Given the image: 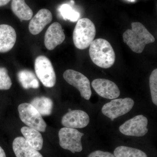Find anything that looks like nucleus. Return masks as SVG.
<instances>
[{"label":"nucleus","instance_id":"nucleus-21","mask_svg":"<svg viewBox=\"0 0 157 157\" xmlns=\"http://www.w3.org/2000/svg\"><path fill=\"white\" fill-rule=\"evenodd\" d=\"M59 11L64 19L73 22L77 21L80 16L78 12L73 10L70 5L67 4L62 5L59 9Z\"/></svg>","mask_w":157,"mask_h":157},{"label":"nucleus","instance_id":"nucleus-10","mask_svg":"<svg viewBox=\"0 0 157 157\" xmlns=\"http://www.w3.org/2000/svg\"><path fill=\"white\" fill-rule=\"evenodd\" d=\"M92 86L99 96L108 99H115L120 95L117 86L113 82L104 78H97L93 80Z\"/></svg>","mask_w":157,"mask_h":157},{"label":"nucleus","instance_id":"nucleus-4","mask_svg":"<svg viewBox=\"0 0 157 157\" xmlns=\"http://www.w3.org/2000/svg\"><path fill=\"white\" fill-rule=\"evenodd\" d=\"M19 117L26 125L38 130L45 132L46 124L42 115L31 104L22 103L18 107Z\"/></svg>","mask_w":157,"mask_h":157},{"label":"nucleus","instance_id":"nucleus-26","mask_svg":"<svg viewBox=\"0 0 157 157\" xmlns=\"http://www.w3.org/2000/svg\"><path fill=\"white\" fill-rule=\"evenodd\" d=\"M0 157H6V153L1 146H0Z\"/></svg>","mask_w":157,"mask_h":157},{"label":"nucleus","instance_id":"nucleus-6","mask_svg":"<svg viewBox=\"0 0 157 157\" xmlns=\"http://www.w3.org/2000/svg\"><path fill=\"white\" fill-rule=\"evenodd\" d=\"M36 75L44 86L52 88L56 83V75L50 60L44 56L37 57L35 60Z\"/></svg>","mask_w":157,"mask_h":157},{"label":"nucleus","instance_id":"nucleus-8","mask_svg":"<svg viewBox=\"0 0 157 157\" xmlns=\"http://www.w3.org/2000/svg\"><path fill=\"white\" fill-rule=\"evenodd\" d=\"M63 78L69 84L79 91L82 98L89 100L92 95L89 79L82 73L73 70H67L63 73Z\"/></svg>","mask_w":157,"mask_h":157},{"label":"nucleus","instance_id":"nucleus-19","mask_svg":"<svg viewBox=\"0 0 157 157\" xmlns=\"http://www.w3.org/2000/svg\"><path fill=\"white\" fill-rule=\"evenodd\" d=\"M17 77L22 87L25 89L39 87V82L35 74L30 70H24L19 71Z\"/></svg>","mask_w":157,"mask_h":157},{"label":"nucleus","instance_id":"nucleus-22","mask_svg":"<svg viewBox=\"0 0 157 157\" xmlns=\"http://www.w3.org/2000/svg\"><path fill=\"white\" fill-rule=\"evenodd\" d=\"M149 86L152 101L153 104L157 105V69L152 72L149 78Z\"/></svg>","mask_w":157,"mask_h":157},{"label":"nucleus","instance_id":"nucleus-9","mask_svg":"<svg viewBox=\"0 0 157 157\" xmlns=\"http://www.w3.org/2000/svg\"><path fill=\"white\" fill-rule=\"evenodd\" d=\"M148 120L143 115L136 116L125 122L119 127L122 134L127 136L143 137L148 132Z\"/></svg>","mask_w":157,"mask_h":157},{"label":"nucleus","instance_id":"nucleus-3","mask_svg":"<svg viewBox=\"0 0 157 157\" xmlns=\"http://www.w3.org/2000/svg\"><path fill=\"white\" fill-rule=\"evenodd\" d=\"M96 30L94 23L87 18L78 20L73 33V41L76 48L86 49L95 37Z\"/></svg>","mask_w":157,"mask_h":157},{"label":"nucleus","instance_id":"nucleus-7","mask_svg":"<svg viewBox=\"0 0 157 157\" xmlns=\"http://www.w3.org/2000/svg\"><path fill=\"white\" fill-rule=\"evenodd\" d=\"M134 104V101L131 98L113 99L104 104L101 111L105 116L110 120H114L128 113Z\"/></svg>","mask_w":157,"mask_h":157},{"label":"nucleus","instance_id":"nucleus-23","mask_svg":"<svg viewBox=\"0 0 157 157\" xmlns=\"http://www.w3.org/2000/svg\"><path fill=\"white\" fill-rule=\"evenodd\" d=\"M12 82L6 68L0 67V90L10 89Z\"/></svg>","mask_w":157,"mask_h":157},{"label":"nucleus","instance_id":"nucleus-18","mask_svg":"<svg viewBox=\"0 0 157 157\" xmlns=\"http://www.w3.org/2000/svg\"><path fill=\"white\" fill-rule=\"evenodd\" d=\"M30 104L42 116L50 115L53 109V102L47 97H37L31 101Z\"/></svg>","mask_w":157,"mask_h":157},{"label":"nucleus","instance_id":"nucleus-28","mask_svg":"<svg viewBox=\"0 0 157 157\" xmlns=\"http://www.w3.org/2000/svg\"><path fill=\"white\" fill-rule=\"evenodd\" d=\"M72 110L71 109H68V110H69V111H71V110Z\"/></svg>","mask_w":157,"mask_h":157},{"label":"nucleus","instance_id":"nucleus-25","mask_svg":"<svg viewBox=\"0 0 157 157\" xmlns=\"http://www.w3.org/2000/svg\"><path fill=\"white\" fill-rule=\"evenodd\" d=\"M11 0H0V7L6 6L10 2Z\"/></svg>","mask_w":157,"mask_h":157},{"label":"nucleus","instance_id":"nucleus-2","mask_svg":"<svg viewBox=\"0 0 157 157\" xmlns=\"http://www.w3.org/2000/svg\"><path fill=\"white\" fill-rule=\"evenodd\" d=\"M89 54L92 61L104 69L111 67L115 61V54L111 44L105 39H96L90 45Z\"/></svg>","mask_w":157,"mask_h":157},{"label":"nucleus","instance_id":"nucleus-12","mask_svg":"<svg viewBox=\"0 0 157 157\" xmlns=\"http://www.w3.org/2000/svg\"><path fill=\"white\" fill-rule=\"evenodd\" d=\"M63 29L59 23L55 22L48 27L45 33L44 43L48 50H53L60 45L65 39Z\"/></svg>","mask_w":157,"mask_h":157},{"label":"nucleus","instance_id":"nucleus-13","mask_svg":"<svg viewBox=\"0 0 157 157\" xmlns=\"http://www.w3.org/2000/svg\"><path fill=\"white\" fill-rule=\"evenodd\" d=\"M52 20L51 12L48 9H42L31 18L29 29L31 34L37 35L40 33Z\"/></svg>","mask_w":157,"mask_h":157},{"label":"nucleus","instance_id":"nucleus-15","mask_svg":"<svg viewBox=\"0 0 157 157\" xmlns=\"http://www.w3.org/2000/svg\"><path fill=\"white\" fill-rule=\"evenodd\" d=\"M12 147L16 157H43L38 150L27 143L24 137L15 138Z\"/></svg>","mask_w":157,"mask_h":157},{"label":"nucleus","instance_id":"nucleus-27","mask_svg":"<svg viewBox=\"0 0 157 157\" xmlns=\"http://www.w3.org/2000/svg\"><path fill=\"white\" fill-rule=\"evenodd\" d=\"M128 1L130 2H135V0H128Z\"/></svg>","mask_w":157,"mask_h":157},{"label":"nucleus","instance_id":"nucleus-20","mask_svg":"<svg viewBox=\"0 0 157 157\" xmlns=\"http://www.w3.org/2000/svg\"><path fill=\"white\" fill-rule=\"evenodd\" d=\"M113 155L116 157H147L146 154L140 150L124 146L116 147Z\"/></svg>","mask_w":157,"mask_h":157},{"label":"nucleus","instance_id":"nucleus-5","mask_svg":"<svg viewBox=\"0 0 157 157\" xmlns=\"http://www.w3.org/2000/svg\"><path fill=\"white\" fill-rule=\"evenodd\" d=\"M84 135L77 129L62 128L59 132V143L61 147L74 154L82 150L81 138Z\"/></svg>","mask_w":157,"mask_h":157},{"label":"nucleus","instance_id":"nucleus-1","mask_svg":"<svg viewBox=\"0 0 157 157\" xmlns=\"http://www.w3.org/2000/svg\"><path fill=\"white\" fill-rule=\"evenodd\" d=\"M131 25L132 29L127 30L123 35L124 42L132 51L142 53L147 44L155 42V37L140 22H132Z\"/></svg>","mask_w":157,"mask_h":157},{"label":"nucleus","instance_id":"nucleus-11","mask_svg":"<svg viewBox=\"0 0 157 157\" xmlns=\"http://www.w3.org/2000/svg\"><path fill=\"white\" fill-rule=\"evenodd\" d=\"M90 117L86 112L81 110H71L63 117L61 123L66 128H82L89 124Z\"/></svg>","mask_w":157,"mask_h":157},{"label":"nucleus","instance_id":"nucleus-14","mask_svg":"<svg viewBox=\"0 0 157 157\" xmlns=\"http://www.w3.org/2000/svg\"><path fill=\"white\" fill-rule=\"evenodd\" d=\"M16 32L11 26L0 25V53H5L11 50L16 41Z\"/></svg>","mask_w":157,"mask_h":157},{"label":"nucleus","instance_id":"nucleus-16","mask_svg":"<svg viewBox=\"0 0 157 157\" xmlns=\"http://www.w3.org/2000/svg\"><path fill=\"white\" fill-rule=\"evenodd\" d=\"M21 132L27 143L37 150H41L43 144V139L40 132L29 127H23Z\"/></svg>","mask_w":157,"mask_h":157},{"label":"nucleus","instance_id":"nucleus-17","mask_svg":"<svg viewBox=\"0 0 157 157\" xmlns=\"http://www.w3.org/2000/svg\"><path fill=\"white\" fill-rule=\"evenodd\" d=\"M11 8L14 14L21 21L29 20L33 17V11L25 0H12Z\"/></svg>","mask_w":157,"mask_h":157},{"label":"nucleus","instance_id":"nucleus-24","mask_svg":"<svg viewBox=\"0 0 157 157\" xmlns=\"http://www.w3.org/2000/svg\"><path fill=\"white\" fill-rule=\"evenodd\" d=\"M88 157H116L114 155L109 152L102 151H96L89 155Z\"/></svg>","mask_w":157,"mask_h":157}]
</instances>
